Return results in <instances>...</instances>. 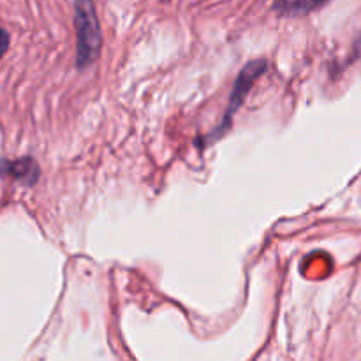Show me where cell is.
I'll list each match as a JSON object with an SVG mask.
<instances>
[{"label": "cell", "mask_w": 361, "mask_h": 361, "mask_svg": "<svg viewBox=\"0 0 361 361\" xmlns=\"http://www.w3.org/2000/svg\"><path fill=\"white\" fill-rule=\"evenodd\" d=\"M74 28H76V66L90 67L102 46L101 25L94 0H74Z\"/></svg>", "instance_id": "obj_1"}, {"label": "cell", "mask_w": 361, "mask_h": 361, "mask_svg": "<svg viewBox=\"0 0 361 361\" xmlns=\"http://www.w3.org/2000/svg\"><path fill=\"white\" fill-rule=\"evenodd\" d=\"M267 67H268L267 60H252V62H249L245 67H243L242 71H240L238 78H236L235 87H233L231 95H229L228 111H226L224 120H222L221 127H219L217 133H215L214 140L221 137L222 133H226V130H228V127L231 126V122H233V115L238 111L240 106H242L243 101H245L249 90L252 88V85L256 83L257 78H259L261 74L267 71ZM214 140H212V141H214Z\"/></svg>", "instance_id": "obj_2"}, {"label": "cell", "mask_w": 361, "mask_h": 361, "mask_svg": "<svg viewBox=\"0 0 361 361\" xmlns=\"http://www.w3.org/2000/svg\"><path fill=\"white\" fill-rule=\"evenodd\" d=\"M328 2L330 0H274V11L281 16H303Z\"/></svg>", "instance_id": "obj_3"}, {"label": "cell", "mask_w": 361, "mask_h": 361, "mask_svg": "<svg viewBox=\"0 0 361 361\" xmlns=\"http://www.w3.org/2000/svg\"><path fill=\"white\" fill-rule=\"evenodd\" d=\"M4 171H7L11 176H14V178L20 180V182L27 183V185L35 183V180H37L39 176L37 164H35V161H32L30 157L20 159V161L14 162H6Z\"/></svg>", "instance_id": "obj_4"}, {"label": "cell", "mask_w": 361, "mask_h": 361, "mask_svg": "<svg viewBox=\"0 0 361 361\" xmlns=\"http://www.w3.org/2000/svg\"><path fill=\"white\" fill-rule=\"evenodd\" d=\"M9 41H11L9 34H7L6 30H2V28H0V59L6 55L7 48H9Z\"/></svg>", "instance_id": "obj_5"}]
</instances>
